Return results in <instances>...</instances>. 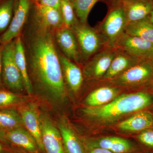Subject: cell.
I'll list each match as a JSON object with an SVG mask.
<instances>
[{
	"label": "cell",
	"instance_id": "obj_33",
	"mask_svg": "<svg viewBox=\"0 0 153 153\" xmlns=\"http://www.w3.org/2000/svg\"><path fill=\"white\" fill-rule=\"evenodd\" d=\"M0 141L10 146V143L6 139L5 131L1 129H0Z\"/></svg>",
	"mask_w": 153,
	"mask_h": 153
},
{
	"label": "cell",
	"instance_id": "obj_9",
	"mask_svg": "<svg viewBox=\"0 0 153 153\" xmlns=\"http://www.w3.org/2000/svg\"><path fill=\"white\" fill-rule=\"evenodd\" d=\"M115 47H106L87 60L83 73L88 79H102L115 55Z\"/></svg>",
	"mask_w": 153,
	"mask_h": 153
},
{
	"label": "cell",
	"instance_id": "obj_1",
	"mask_svg": "<svg viewBox=\"0 0 153 153\" xmlns=\"http://www.w3.org/2000/svg\"><path fill=\"white\" fill-rule=\"evenodd\" d=\"M30 44V66L36 88L52 103H63L67 97V91L52 35L42 29L34 35Z\"/></svg>",
	"mask_w": 153,
	"mask_h": 153
},
{
	"label": "cell",
	"instance_id": "obj_29",
	"mask_svg": "<svg viewBox=\"0 0 153 153\" xmlns=\"http://www.w3.org/2000/svg\"><path fill=\"white\" fill-rule=\"evenodd\" d=\"M137 139L142 144L153 149V130L143 131L138 135Z\"/></svg>",
	"mask_w": 153,
	"mask_h": 153
},
{
	"label": "cell",
	"instance_id": "obj_3",
	"mask_svg": "<svg viewBox=\"0 0 153 153\" xmlns=\"http://www.w3.org/2000/svg\"><path fill=\"white\" fill-rule=\"evenodd\" d=\"M78 41L81 59L87 61L107 47L96 29L77 22L71 28Z\"/></svg>",
	"mask_w": 153,
	"mask_h": 153
},
{
	"label": "cell",
	"instance_id": "obj_16",
	"mask_svg": "<svg viewBox=\"0 0 153 153\" xmlns=\"http://www.w3.org/2000/svg\"><path fill=\"white\" fill-rule=\"evenodd\" d=\"M56 39L61 50L68 59L79 63L81 60L80 50L75 34L71 28L63 27L58 30Z\"/></svg>",
	"mask_w": 153,
	"mask_h": 153
},
{
	"label": "cell",
	"instance_id": "obj_23",
	"mask_svg": "<svg viewBox=\"0 0 153 153\" xmlns=\"http://www.w3.org/2000/svg\"><path fill=\"white\" fill-rule=\"evenodd\" d=\"M36 10L43 24L47 27H60L64 24L60 9L43 5L37 3Z\"/></svg>",
	"mask_w": 153,
	"mask_h": 153
},
{
	"label": "cell",
	"instance_id": "obj_35",
	"mask_svg": "<svg viewBox=\"0 0 153 153\" xmlns=\"http://www.w3.org/2000/svg\"><path fill=\"white\" fill-rule=\"evenodd\" d=\"M9 153H27L16 148L10 146Z\"/></svg>",
	"mask_w": 153,
	"mask_h": 153
},
{
	"label": "cell",
	"instance_id": "obj_36",
	"mask_svg": "<svg viewBox=\"0 0 153 153\" xmlns=\"http://www.w3.org/2000/svg\"><path fill=\"white\" fill-rule=\"evenodd\" d=\"M3 48L0 46V79H1V74L2 72V55Z\"/></svg>",
	"mask_w": 153,
	"mask_h": 153
},
{
	"label": "cell",
	"instance_id": "obj_7",
	"mask_svg": "<svg viewBox=\"0 0 153 153\" xmlns=\"http://www.w3.org/2000/svg\"><path fill=\"white\" fill-rule=\"evenodd\" d=\"M41 138L45 153H65L57 127L45 111H40Z\"/></svg>",
	"mask_w": 153,
	"mask_h": 153
},
{
	"label": "cell",
	"instance_id": "obj_38",
	"mask_svg": "<svg viewBox=\"0 0 153 153\" xmlns=\"http://www.w3.org/2000/svg\"><path fill=\"white\" fill-rule=\"evenodd\" d=\"M152 1L153 4V0H152ZM148 18L149 20V21L153 24V8L152 12H151L149 15L148 16Z\"/></svg>",
	"mask_w": 153,
	"mask_h": 153
},
{
	"label": "cell",
	"instance_id": "obj_17",
	"mask_svg": "<svg viewBox=\"0 0 153 153\" xmlns=\"http://www.w3.org/2000/svg\"><path fill=\"white\" fill-rule=\"evenodd\" d=\"M116 49V52L110 66L102 78L104 80H108L114 78L134 66L142 59L120 49Z\"/></svg>",
	"mask_w": 153,
	"mask_h": 153
},
{
	"label": "cell",
	"instance_id": "obj_24",
	"mask_svg": "<svg viewBox=\"0 0 153 153\" xmlns=\"http://www.w3.org/2000/svg\"><path fill=\"white\" fill-rule=\"evenodd\" d=\"M23 126L21 116L16 108L0 109V129L11 130Z\"/></svg>",
	"mask_w": 153,
	"mask_h": 153
},
{
	"label": "cell",
	"instance_id": "obj_4",
	"mask_svg": "<svg viewBox=\"0 0 153 153\" xmlns=\"http://www.w3.org/2000/svg\"><path fill=\"white\" fill-rule=\"evenodd\" d=\"M127 25L123 10L120 6L110 8L104 20L96 27L107 47H114L124 33Z\"/></svg>",
	"mask_w": 153,
	"mask_h": 153
},
{
	"label": "cell",
	"instance_id": "obj_18",
	"mask_svg": "<svg viewBox=\"0 0 153 153\" xmlns=\"http://www.w3.org/2000/svg\"><path fill=\"white\" fill-rule=\"evenodd\" d=\"M63 76L71 91L76 93L83 82L82 71L74 62L63 55H59Z\"/></svg>",
	"mask_w": 153,
	"mask_h": 153
},
{
	"label": "cell",
	"instance_id": "obj_26",
	"mask_svg": "<svg viewBox=\"0 0 153 153\" xmlns=\"http://www.w3.org/2000/svg\"><path fill=\"white\" fill-rule=\"evenodd\" d=\"M100 0H73L72 3L78 22L82 24L87 23L88 17L91 9Z\"/></svg>",
	"mask_w": 153,
	"mask_h": 153
},
{
	"label": "cell",
	"instance_id": "obj_22",
	"mask_svg": "<svg viewBox=\"0 0 153 153\" xmlns=\"http://www.w3.org/2000/svg\"><path fill=\"white\" fill-rule=\"evenodd\" d=\"M15 58L22 74L25 89L28 95H31L33 93V84L27 69L25 49L21 38L19 37L15 41Z\"/></svg>",
	"mask_w": 153,
	"mask_h": 153
},
{
	"label": "cell",
	"instance_id": "obj_28",
	"mask_svg": "<svg viewBox=\"0 0 153 153\" xmlns=\"http://www.w3.org/2000/svg\"><path fill=\"white\" fill-rule=\"evenodd\" d=\"M60 10L65 27L71 28L79 22L75 17L72 3L70 1L61 0Z\"/></svg>",
	"mask_w": 153,
	"mask_h": 153
},
{
	"label": "cell",
	"instance_id": "obj_8",
	"mask_svg": "<svg viewBox=\"0 0 153 153\" xmlns=\"http://www.w3.org/2000/svg\"><path fill=\"white\" fill-rule=\"evenodd\" d=\"M18 111L23 126L34 137L41 153H45L41 138L40 110L37 102H28L19 106Z\"/></svg>",
	"mask_w": 153,
	"mask_h": 153
},
{
	"label": "cell",
	"instance_id": "obj_25",
	"mask_svg": "<svg viewBox=\"0 0 153 153\" xmlns=\"http://www.w3.org/2000/svg\"><path fill=\"white\" fill-rule=\"evenodd\" d=\"M30 95L23 96L7 90H0V109L16 108L30 101Z\"/></svg>",
	"mask_w": 153,
	"mask_h": 153
},
{
	"label": "cell",
	"instance_id": "obj_2",
	"mask_svg": "<svg viewBox=\"0 0 153 153\" xmlns=\"http://www.w3.org/2000/svg\"><path fill=\"white\" fill-rule=\"evenodd\" d=\"M152 98L144 92L123 94L107 104L88 107L82 109L86 117L102 123H110L128 114L138 111L149 106Z\"/></svg>",
	"mask_w": 153,
	"mask_h": 153
},
{
	"label": "cell",
	"instance_id": "obj_6",
	"mask_svg": "<svg viewBox=\"0 0 153 153\" xmlns=\"http://www.w3.org/2000/svg\"><path fill=\"white\" fill-rule=\"evenodd\" d=\"M15 41H11L3 47V77L6 85L15 91H21L24 87L23 78L15 58Z\"/></svg>",
	"mask_w": 153,
	"mask_h": 153
},
{
	"label": "cell",
	"instance_id": "obj_12",
	"mask_svg": "<svg viewBox=\"0 0 153 153\" xmlns=\"http://www.w3.org/2000/svg\"><path fill=\"white\" fill-rule=\"evenodd\" d=\"M117 6L123 10L128 24L147 17L152 10L153 4L152 0H120L114 7Z\"/></svg>",
	"mask_w": 153,
	"mask_h": 153
},
{
	"label": "cell",
	"instance_id": "obj_19",
	"mask_svg": "<svg viewBox=\"0 0 153 153\" xmlns=\"http://www.w3.org/2000/svg\"><path fill=\"white\" fill-rule=\"evenodd\" d=\"M153 125V117L151 113L141 111L121 122L117 127L124 131H140L151 127Z\"/></svg>",
	"mask_w": 153,
	"mask_h": 153
},
{
	"label": "cell",
	"instance_id": "obj_15",
	"mask_svg": "<svg viewBox=\"0 0 153 153\" xmlns=\"http://www.w3.org/2000/svg\"><path fill=\"white\" fill-rule=\"evenodd\" d=\"M29 8V0H19L13 20L0 38L1 43L7 44L18 36L27 19Z\"/></svg>",
	"mask_w": 153,
	"mask_h": 153
},
{
	"label": "cell",
	"instance_id": "obj_37",
	"mask_svg": "<svg viewBox=\"0 0 153 153\" xmlns=\"http://www.w3.org/2000/svg\"><path fill=\"white\" fill-rule=\"evenodd\" d=\"M145 58H146V59H149V60H150L151 62H152L153 64V50L152 51H151V52L145 57Z\"/></svg>",
	"mask_w": 153,
	"mask_h": 153
},
{
	"label": "cell",
	"instance_id": "obj_40",
	"mask_svg": "<svg viewBox=\"0 0 153 153\" xmlns=\"http://www.w3.org/2000/svg\"><path fill=\"white\" fill-rule=\"evenodd\" d=\"M67 1H71V2H72V1H73V0H67Z\"/></svg>",
	"mask_w": 153,
	"mask_h": 153
},
{
	"label": "cell",
	"instance_id": "obj_5",
	"mask_svg": "<svg viewBox=\"0 0 153 153\" xmlns=\"http://www.w3.org/2000/svg\"><path fill=\"white\" fill-rule=\"evenodd\" d=\"M153 78V63L143 58L134 66L108 81L120 86H135L151 82Z\"/></svg>",
	"mask_w": 153,
	"mask_h": 153
},
{
	"label": "cell",
	"instance_id": "obj_27",
	"mask_svg": "<svg viewBox=\"0 0 153 153\" xmlns=\"http://www.w3.org/2000/svg\"><path fill=\"white\" fill-rule=\"evenodd\" d=\"M14 0H6L0 5V33L8 28L13 15Z\"/></svg>",
	"mask_w": 153,
	"mask_h": 153
},
{
	"label": "cell",
	"instance_id": "obj_32",
	"mask_svg": "<svg viewBox=\"0 0 153 153\" xmlns=\"http://www.w3.org/2000/svg\"><path fill=\"white\" fill-rule=\"evenodd\" d=\"M10 146L0 141V153H9Z\"/></svg>",
	"mask_w": 153,
	"mask_h": 153
},
{
	"label": "cell",
	"instance_id": "obj_34",
	"mask_svg": "<svg viewBox=\"0 0 153 153\" xmlns=\"http://www.w3.org/2000/svg\"><path fill=\"white\" fill-rule=\"evenodd\" d=\"M104 1L108 5L110 8H111L116 5L117 4L120 0H104Z\"/></svg>",
	"mask_w": 153,
	"mask_h": 153
},
{
	"label": "cell",
	"instance_id": "obj_30",
	"mask_svg": "<svg viewBox=\"0 0 153 153\" xmlns=\"http://www.w3.org/2000/svg\"><path fill=\"white\" fill-rule=\"evenodd\" d=\"M38 3L43 5L60 9L61 0H37Z\"/></svg>",
	"mask_w": 153,
	"mask_h": 153
},
{
	"label": "cell",
	"instance_id": "obj_10",
	"mask_svg": "<svg viewBox=\"0 0 153 153\" xmlns=\"http://www.w3.org/2000/svg\"><path fill=\"white\" fill-rule=\"evenodd\" d=\"M84 146L89 148H101L113 153H130L137 148L128 140L116 137H106L98 139L82 138Z\"/></svg>",
	"mask_w": 153,
	"mask_h": 153
},
{
	"label": "cell",
	"instance_id": "obj_14",
	"mask_svg": "<svg viewBox=\"0 0 153 153\" xmlns=\"http://www.w3.org/2000/svg\"><path fill=\"white\" fill-rule=\"evenodd\" d=\"M114 47L140 58H145L153 50V43L124 33Z\"/></svg>",
	"mask_w": 153,
	"mask_h": 153
},
{
	"label": "cell",
	"instance_id": "obj_13",
	"mask_svg": "<svg viewBox=\"0 0 153 153\" xmlns=\"http://www.w3.org/2000/svg\"><path fill=\"white\" fill-rule=\"evenodd\" d=\"M10 146L27 153H41L34 137L23 126L5 131Z\"/></svg>",
	"mask_w": 153,
	"mask_h": 153
},
{
	"label": "cell",
	"instance_id": "obj_39",
	"mask_svg": "<svg viewBox=\"0 0 153 153\" xmlns=\"http://www.w3.org/2000/svg\"><path fill=\"white\" fill-rule=\"evenodd\" d=\"M151 82H152V87L153 88V79H152V81H151Z\"/></svg>",
	"mask_w": 153,
	"mask_h": 153
},
{
	"label": "cell",
	"instance_id": "obj_31",
	"mask_svg": "<svg viewBox=\"0 0 153 153\" xmlns=\"http://www.w3.org/2000/svg\"><path fill=\"white\" fill-rule=\"evenodd\" d=\"M85 153H113L110 151L101 148H89L85 147Z\"/></svg>",
	"mask_w": 153,
	"mask_h": 153
},
{
	"label": "cell",
	"instance_id": "obj_21",
	"mask_svg": "<svg viewBox=\"0 0 153 153\" xmlns=\"http://www.w3.org/2000/svg\"><path fill=\"white\" fill-rule=\"evenodd\" d=\"M124 33L153 43V24L149 21L148 16L127 24Z\"/></svg>",
	"mask_w": 153,
	"mask_h": 153
},
{
	"label": "cell",
	"instance_id": "obj_20",
	"mask_svg": "<svg viewBox=\"0 0 153 153\" xmlns=\"http://www.w3.org/2000/svg\"><path fill=\"white\" fill-rule=\"evenodd\" d=\"M118 93L119 89L117 88L102 86L96 88L88 95L85 103L88 107L101 106L111 101Z\"/></svg>",
	"mask_w": 153,
	"mask_h": 153
},
{
	"label": "cell",
	"instance_id": "obj_11",
	"mask_svg": "<svg viewBox=\"0 0 153 153\" xmlns=\"http://www.w3.org/2000/svg\"><path fill=\"white\" fill-rule=\"evenodd\" d=\"M57 123L65 153H85L82 138L74 130L68 120L65 117H60Z\"/></svg>",
	"mask_w": 153,
	"mask_h": 153
}]
</instances>
